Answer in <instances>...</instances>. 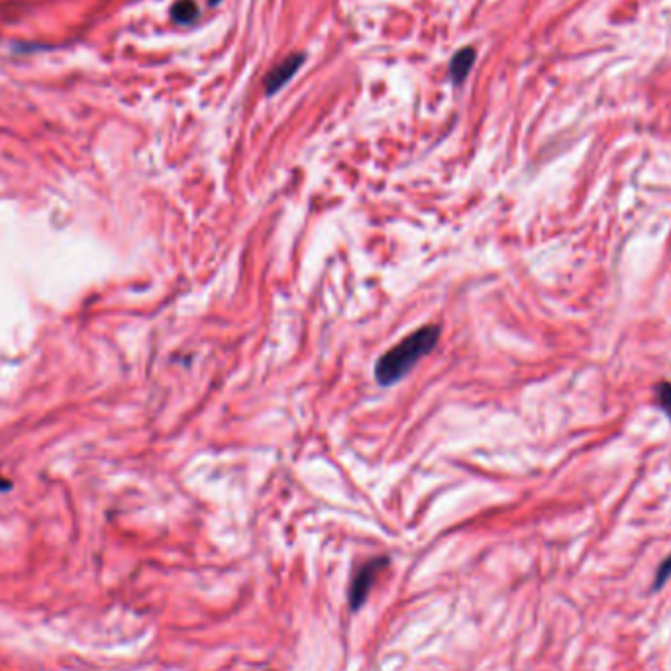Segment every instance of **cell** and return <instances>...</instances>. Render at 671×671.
I'll return each instance as SVG.
<instances>
[{
    "label": "cell",
    "mask_w": 671,
    "mask_h": 671,
    "mask_svg": "<svg viewBox=\"0 0 671 671\" xmlns=\"http://www.w3.org/2000/svg\"><path fill=\"white\" fill-rule=\"evenodd\" d=\"M440 338V328L430 324L414 330L403 342L393 346L387 354H383L375 363V379L379 385H393L403 379L416 363L428 356Z\"/></svg>",
    "instance_id": "obj_1"
},
{
    "label": "cell",
    "mask_w": 671,
    "mask_h": 671,
    "mask_svg": "<svg viewBox=\"0 0 671 671\" xmlns=\"http://www.w3.org/2000/svg\"><path fill=\"white\" fill-rule=\"evenodd\" d=\"M387 564H389L387 558H375V560L365 562L362 568L356 571V575L352 579V585H350V607L354 611L362 609L371 587L375 585V579L379 577V573L383 569L387 568Z\"/></svg>",
    "instance_id": "obj_2"
},
{
    "label": "cell",
    "mask_w": 671,
    "mask_h": 671,
    "mask_svg": "<svg viewBox=\"0 0 671 671\" xmlns=\"http://www.w3.org/2000/svg\"><path fill=\"white\" fill-rule=\"evenodd\" d=\"M305 63V55L303 53H295L285 57L279 65H275L267 77H265V93L267 95H275L281 87H285L291 77L301 69V65Z\"/></svg>",
    "instance_id": "obj_3"
},
{
    "label": "cell",
    "mask_w": 671,
    "mask_h": 671,
    "mask_svg": "<svg viewBox=\"0 0 671 671\" xmlns=\"http://www.w3.org/2000/svg\"><path fill=\"white\" fill-rule=\"evenodd\" d=\"M473 63H475V50H473V48H464V50H460V52L452 57V63H450V77H452V81H454L456 85L464 83L467 73H469L471 67H473Z\"/></svg>",
    "instance_id": "obj_4"
},
{
    "label": "cell",
    "mask_w": 671,
    "mask_h": 671,
    "mask_svg": "<svg viewBox=\"0 0 671 671\" xmlns=\"http://www.w3.org/2000/svg\"><path fill=\"white\" fill-rule=\"evenodd\" d=\"M199 16V6L195 0H177L171 8V18L177 24H193Z\"/></svg>",
    "instance_id": "obj_5"
},
{
    "label": "cell",
    "mask_w": 671,
    "mask_h": 671,
    "mask_svg": "<svg viewBox=\"0 0 671 671\" xmlns=\"http://www.w3.org/2000/svg\"><path fill=\"white\" fill-rule=\"evenodd\" d=\"M656 397H658V405L671 416V383L664 381L658 385L656 389Z\"/></svg>",
    "instance_id": "obj_6"
},
{
    "label": "cell",
    "mask_w": 671,
    "mask_h": 671,
    "mask_svg": "<svg viewBox=\"0 0 671 671\" xmlns=\"http://www.w3.org/2000/svg\"><path fill=\"white\" fill-rule=\"evenodd\" d=\"M671 575V558L662 566V569L658 571V579H656V587H660L668 577Z\"/></svg>",
    "instance_id": "obj_7"
},
{
    "label": "cell",
    "mask_w": 671,
    "mask_h": 671,
    "mask_svg": "<svg viewBox=\"0 0 671 671\" xmlns=\"http://www.w3.org/2000/svg\"><path fill=\"white\" fill-rule=\"evenodd\" d=\"M208 2H210V4H218L220 0H208Z\"/></svg>",
    "instance_id": "obj_8"
}]
</instances>
